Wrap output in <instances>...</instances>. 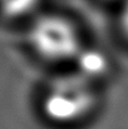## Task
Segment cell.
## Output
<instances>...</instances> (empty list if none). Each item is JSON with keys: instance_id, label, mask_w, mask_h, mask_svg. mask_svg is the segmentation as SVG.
I'll use <instances>...</instances> for the list:
<instances>
[{"instance_id": "cell-1", "label": "cell", "mask_w": 128, "mask_h": 129, "mask_svg": "<svg viewBox=\"0 0 128 129\" xmlns=\"http://www.w3.org/2000/svg\"><path fill=\"white\" fill-rule=\"evenodd\" d=\"M99 100L94 82L77 72L45 85L39 99V110L53 125L74 127L94 114Z\"/></svg>"}, {"instance_id": "cell-2", "label": "cell", "mask_w": 128, "mask_h": 129, "mask_svg": "<svg viewBox=\"0 0 128 129\" xmlns=\"http://www.w3.org/2000/svg\"><path fill=\"white\" fill-rule=\"evenodd\" d=\"M27 45L32 55L48 65L77 60L85 49L81 24L62 11L37 16L28 26Z\"/></svg>"}, {"instance_id": "cell-3", "label": "cell", "mask_w": 128, "mask_h": 129, "mask_svg": "<svg viewBox=\"0 0 128 129\" xmlns=\"http://www.w3.org/2000/svg\"><path fill=\"white\" fill-rule=\"evenodd\" d=\"M119 29H121V34H123L128 39V0L123 3L122 9H121V14H119Z\"/></svg>"}]
</instances>
